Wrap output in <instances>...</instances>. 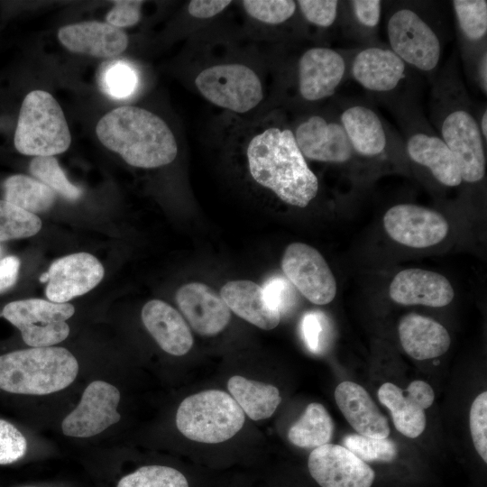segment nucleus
<instances>
[{"instance_id":"e433bc0d","label":"nucleus","mask_w":487,"mask_h":487,"mask_svg":"<svg viewBox=\"0 0 487 487\" xmlns=\"http://www.w3.org/2000/svg\"><path fill=\"white\" fill-rule=\"evenodd\" d=\"M343 444L364 462H391L398 455L397 446L388 437L372 438L360 434H351L344 437Z\"/></svg>"},{"instance_id":"b1692460","label":"nucleus","mask_w":487,"mask_h":487,"mask_svg":"<svg viewBox=\"0 0 487 487\" xmlns=\"http://www.w3.org/2000/svg\"><path fill=\"white\" fill-rule=\"evenodd\" d=\"M335 402L352 427L360 435L386 438L390 435L387 418L361 385L345 381L335 390Z\"/></svg>"},{"instance_id":"ea45409f","label":"nucleus","mask_w":487,"mask_h":487,"mask_svg":"<svg viewBox=\"0 0 487 487\" xmlns=\"http://www.w3.org/2000/svg\"><path fill=\"white\" fill-rule=\"evenodd\" d=\"M469 426L475 450L487 463V392L480 393L473 401Z\"/></svg>"},{"instance_id":"473e14b6","label":"nucleus","mask_w":487,"mask_h":487,"mask_svg":"<svg viewBox=\"0 0 487 487\" xmlns=\"http://www.w3.org/2000/svg\"><path fill=\"white\" fill-rule=\"evenodd\" d=\"M240 5L252 21L269 27L288 25L300 18L293 0H244Z\"/></svg>"},{"instance_id":"2f4dec72","label":"nucleus","mask_w":487,"mask_h":487,"mask_svg":"<svg viewBox=\"0 0 487 487\" xmlns=\"http://www.w3.org/2000/svg\"><path fill=\"white\" fill-rule=\"evenodd\" d=\"M5 200L30 213L49 210L56 193L45 184L23 174L8 177L4 182Z\"/></svg>"},{"instance_id":"393cba45","label":"nucleus","mask_w":487,"mask_h":487,"mask_svg":"<svg viewBox=\"0 0 487 487\" xmlns=\"http://www.w3.org/2000/svg\"><path fill=\"white\" fill-rule=\"evenodd\" d=\"M142 320L160 347L166 353L181 356L193 345V336L180 313L161 299L148 301L142 309Z\"/></svg>"},{"instance_id":"2eb2a0df","label":"nucleus","mask_w":487,"mask_h":487,"mask_svg":"<svg viewBox=\"0 0 487 487\" xmlns=\"http://www.w3.org/2000/svg\"><path fill=\"white\" fill-rule=\"evenodd\" d=\"M281 269L308 300L316 305L330 303L337 285L327 262L314 247L303 243L289 244L282 255Z\"/></svg>"},{"instance_id":"f03ea898","label":"nucleus","mask_w":487,"mask_h":487,"mask_svg":"<svg viewBox=\"0 0 487 487\" xmlns=\"http://www.w3.org/2000/svg\"><path fill=\"white\" fill-rule=\"evenodd\" d=\"M191 55V85L209 104L239 116L264 109L274 90V65L240 46L215 54L204 48Z\"/></svg>"},{"instance_id":"9d476101","label":"nucleus","mask_w":487,"mask_h":487,"mask_svg":"<svg viewBox=\"0 0 487 487\" xmlns=\"http://www.w3.org/2000/svg\"><path fill=\"white\" fill-rule=\"evenodd\" d=\"M245 416L234 399L220 390H208L184 399L178 408L176 426L187 438L217 444L241 430Z\"/></svg>"},{"instance_id":"423d86ee","label":"nucleus","mask_w":487,"mask_h":487,"mask_svg":"<svg viewBox=\"0 0 487 487\" xmlns=\"http://www.w3.org/2000/svg\"><path fill=\"white\" fill-rule=\"evenodd\" d=\"M78 363L66 348L31 347L0 355V389L14 394L47 395L69 387Z\"/></svg>"},{"instance_id":"de8ad7c7","label":"nucleus","mask_w":487,"mask_h":487,"mask_svg":"<svg viewBox=\"0 0 487 487\" xmlns=\"http://www.w3.org/2000/svg\"><path fill=\"white\" fill-rule=\"evenodd\" d=\"M482 93L487 94V52H484L475 63L470 76Z\"/></svg>"},{"instance_id":"8fccbe9b","label":"nucleus","mask_w":487,"mask_h":487,"mask_svg":"<svg viewBox=\"0 0 487 487\" xmlns=\"http://www.w3.org/2000/svg\"><path fill=\"white\" fill-rule=\"evenodd\" d=\"M47 280H48V274H47V272H45L40 277V281L41 282H46Z\"/></svg>"},{"instance_id":"58836bf2","label":"nucleus","mask_w":487,"mask_h":487,"mask_svg":"<svg viewBox=\"0 0 487 487\" xmlns=\"http://www.w3.org/2000/svg\"><path fill=\"white\" fill-rule=\"evenodd\" d=\"M137 83L138 77L135 70L122 60H116L104 71V88L113 97L125 98L131 96Z\"/></svg>"},{"instance_id":"c9c22d12","label":"nucleus","mask_w":487,"mask_h":487,"mask_svg":"<svg viewBox=\"0 0 487 487\" xmlns=\"http://www.w3.org/2000/svg\"><path fill=\"white\" fill-rule=\"evenodd\" d=\"M116 487H188V482L175 468L146 465L124 476Z\"/></svg>"},{"instance_id":"4be33fe9","label":"nucleus","mask_w":487,"mask_h":487,"mask_svg":"<svg viewBox=\"0 0 487 487\" xmlns=\"http://www.w3.org/2000/svg\"><path fill=\"white\" fill-rule=\"evenodd\" d=\"M391 299L400 305H423L441 308L454 299L449 280L440 273L410 268L398 272L389 288Z\"/></svg>"},{"instance_id":"7ed1b4c3","label":"nucleus","mask_w":487,"mask_h":487,"mask_svg":"<svg viewBox=\"0 0 487 487\" xmlns=\"http://www.w3.org/2000/svg\"><path fill=\"white\" fill-rule=\"evenodd\" d=\"M430 119L459 165L462 181L475 184L486 170V142L478 125L476 107L460 76L455 51L434 77Z\"/></svg>"},{"instance_id":"7c9ffc66","label":"nucleus","mask_w":487,"mask_h":487,"mask_svg":"<svg viewBox=\"0 0 487 487\" xmlns=\"http://www.w3.org/2000/svg\"><path fill=\"white\" fill-rule=\"evenodd\" d=\"M382 2L380 0L342 1L339 23L345 32L364 45L375 43L374 35L381 20Z\"/></svg>"},{"instance_id":"c756f323","label":"nucleus","mask_w":487,"mask_h":487,"mask_svg":"<svg viewBox=\"0 0 487 487\" xmlns=\"http://www.w3.org/2000/svg\"><path fill=\"white\" fill-rule=\"evenodd\" d=\"M334 423L320 403L308 404L302 416L289 427L288 438L301 448H316L328 444L333 436Z\"/></svg>"},{"instance_id":"5701e85b","label":"nucleus","mask_w":487,"mask_h":487,"mask_svg":"<svg viewBox=\"0 0 487 487\" xmlns=\"http://www.w3.org/2000/svg\"><path fill=\"white\" fill-rule=\"evenodd\" d=\"M59 41L69 51L95 58H111L128 47V35L121 29L97 21L81 22L62 26Z\"/></svg>"},{"instance_id":"dca6fc26","label":"nucleus","mask_w":487,"mask_h":487,"mask_svg":"<svg viewBox=\"0 0 487 487\" xmlns=\"http://www.w3.org/2000/svg\"><path fill=\"white\" fill-rule=\"evenodd\" d=\"M120 391L111 383L94 381L85 389L78 406L63 419L65 436L78 438L94 436L117 423Z\"/></svg>"},{"instance_id":"412c9836","label":"nucleus","mask_w":487,"mask_h":487,"mask_svg":"<svg viewBox=\"0 0 487 487\" xmlns=\"http://www.w3.org/2000/svg\"><path fill=\"white\" fill-rule=\"evenodd\" d=\"M175 299L190 326L201 335L220 333L231 319L230 309L222 298L202 282L181 286Z\"/></svg>"},{"instance_id":"4468645a","label":"nucleus","mask_w":487,"mask_h":487,"mask_svg":"<svg viewBox=\"0 0 487 487\" xmlns=\"http://www.w3.org/2000/svg\"><path fill=\"white\" fill-rule=\"evenodd\" d=\"M409 67L388 46L372 43L353 50L348 77L381 101L398 96Z\"/></svg>"},{"instance_id":"79ce46f5","label":"nucleus","mask_w":487,"mask_h":487,"mask_svg":"<svg viewBox=\"0 0 487 487\" xmlns=\"http://www.w3.org/2000/svg\"><path fill=\"white\" fill-rule=\"evenodd\" d=\"M114 6L106 15V23L118 29L136 25L142 18L143 1H114Z\"/></svg>"},{"instance_id":"6e6552de","label":"nucleus","mask_w":487,"mask_h":487,"mask_svg":"<svg viewBox=\"0 0 487 487\" xmlns=\"http://www.w3.org/2000/svg\"><path fill=\"white\" fill-rule=\"evenodd\" d=\"M389 48L409 68L431 75L438 69L444 40L436 23L418 4L398 3L388 11Z\"/></svg>"},{"instance_id":"a878e982","label":"nucleus","mask_w":487,"mask_h":487,"mask_svg":"<svg viewBox=\"0 0 487 487\" xmlns=\"http://www.w3.org/2000/svg\"><path fill=\"white\" fill-rule=\"evenodd\" d=\"M220 297L235 315L261 329H273L280 321V311L269 302L263 288L252 280L226 282Z\"/></svg>"},{"instance_id":"c03bdc74","label":"nucleus","mask_w":487,"mask_h":487,"mask_svg":"<svg viewBox=\"0 0 487 487\" xmlns=\"http://www.w3.org/2000/svg\"><path fill=\"white\" fill-rule=\"evenodd\" d=\"M263 289L269 302L280 315L293 304V292L290 284L282 277H271L264 282Z\"/></svg>"},{"instance_id":"ddd939ff","label":"nucleus","mask_w":487,"mask_h":487,"mask_svg":"<svg viewBox=\"0 0 487 487\" xmlns=\"http://www.w3.org/2000/svg\"><path fill=\"white\" fill-rule=\"evenodd\" d=\"M75 313L72 304L28 299L6 304L2 316L17 327L31 347L52 346L69 335L67 320Z\"/></svg>"},{"instance_id":"6ab92c4d","label":"nucleus","mask_w":487,"mask_h":487,"mask_svg":"<svg viewBox=\"0 0 487 487\" xmlns=\"http://www.w3.org/2000/svg\"><path fill=\"white\" fill-rule=\"evenodd\" d=\"M378 399L391 411L395 428L407 437L416 438L426 428L425 410L433 404L435 393L421 380L411 381L406 390L385 382L378 390Z\"/></svg>"},{"instance_id":"f3484780","label":"nucleus","mask_w":487,"mask_h":487,"mask_svg":"<svg viewBox=\"0 0 487 487\" xmlns=\"http://www.w3.org/2000/svg\"><path fill=\"white\" fill-rule=\"evenodd\" d=\"M383 225L393 241L412 248L437 244L449 230L443 215L414 204H398L390 207L384 214Z\"/></svg>"},{"instance_id":"f8f14e48","label":"nucleus","mask_w":487,"mask_h":487,"mask_svg":"<svg viewBox=\"0 0 487 487\" xmlns=\"http://www.w3.org/2000/svg\"><path fill=\"white\" fill-rule=\"evenodd\" d=\"M331 106L359 158L374 160L391 151L404 152L400 135L371 103L356 98H336Z\"/></svg>"},{"instance_id":"1a4fd4ad","label":"nucleus","mask_w":487,"mask_h":487,"mask_svg":"<svg viewBox=\"0 0 487 487\" xmlns=\"http://www.w3.org/2000/svg\"><path fill=\"white\" fill-rule=\"evenodd\" d=\"M71 142L64 113L51 94L32 90L23 98L14 132V147L28 156H54Z\"/></svg>"},{"instance_id":"0eeeda50","label":"nucleus","mask_w":487,"mask_h":487,"mask_svg":"<svg viewBox=\"0 0 487 487\" xmlns=\"http://www.w3.org/2000/svg\"><path fill=\"white\" fill-rule=\"evenodd\" d=\"M384 102L400 125L406 156L428 170L438 183L459 186L463 181L456 159L411 96L401 94Z\"/></svg>"},{"instance_id":"bb28decb","label":"nucleus","mask_w":487,"mask_h":487,"mask_svg":"<svg viewBox=\"0 0 487 487\" xmlns=\"http://www.w3.org/2000/svg\"><path fill=\"white\" fill-rule=\"evenodd\" d=\"M451 3L462 60L470 76L479 58L487 52V1L454 0Z\"/></svg>"},{"instance_id":"cd10ccee","label":"nucleus","mask_w":487,"mask_h":487,"mask_svg":"<svg viewBox=\"0 0 487 487\" xmlns=\"http://www.w3.org/2000/svg\"><path fill=\"white\" fill-rule=\"evenodd\" d=\"M404 351L416 360L433 359L449 349L451 339L446 328L431 317L410 313L398 326Z\"/></svg>"},{"instance_id":"72a5a7b5","label":"nucleus","mask_w":487,"mask_h":487,"mask_svg":"<svg viewBox=\"0 0 487 487\" xmlns=\"http://www.w3.org/2000/svg\"><path fill=\"white\" fill-rule=\"evenodd\" d=\"M41 227L35 214L0 199V242L32 236Z\"/></svg>"},{"instance_id":"aec40b11","label":"nucleus","mask_w":487,"mask_h":487,"mask_svg":"<svg viewBox=\"0 0 487 487\" xmlns=\"http://www.w3.org/2000/svg\"><path fill=\"white\" fill-rule=\"evenodd\" d=\"M104 273L101 262L87 253L57 259L47 271L46 297L52 302L67 303L94 289L102 280Z\"/></svg>"},{"instance_id":"09e8293b","label":"nucleus","mask_w":487,"mask_h":487,"mask_svg":"<svg viewBox=\"0 0 487 487\" xmlns=\"http://www.w3.org/2000/svg\"><path fill=\"white\" fill-rule=\"evenodd\" d=\"M478 125L480 133L485 142H487V110L484 106L478 115Z\"/></svg>"},{"instance_id":"49530a36","label":"nucleus","mask_w":487,"mask_h":487,"mask_svg":"<svg viewBox=\"0 0 487 487\" xmlns=\"http://www.w3.org/2000/svg\"><path fill=\"white\" fill-rule=\"evenodd\" d=\"M20 261L15 256L0 260V293L12 288L18 277Z\"/></svg>"},{"instance_id":"f704fd0d","label":"nucleus","mask_w":487,"mask_h":487,"mask_svg":"<svg viewBox=\"0 0 487 487\" xmlns=\"http://www.w3.org/2000/svg\"><path fill=\"white\" fill-rule=\"evenodd\" d=\"M29 170L36 179L69 201H76L82 195V190L68 179L54 156L33 157Z\"/></svg>"},{"instance_id":"4c0bfd02","label":"nucleus","mask_w":487,"mask_h":487,"mask_svg":"<svg viewBox=\"0 0 487 487\" xmlns=\"http://www.w3.org/2000/svg\"><path fill=\"white\" fill-rule=\"evenodd\" d=\"M297 5L302 21L321 30L339 24L342 1L298 0Z\"/></svg>"},{"instance_id":"9b49d317","label":"nucleus","mask_w":487,"mask_h":487,"mask_svg":"<svg viewBox=\"0 0 487 487\" xmlns=\"http://www.w3.org/2000/svg\"><path fill=\"white\" fill-rule=\"evenodd\" d=\"M287 110L296 142L306 160L342 165L359 158L331 105Z\"/></svg>"},{"instance_id":"20e7f679","label":"nucleus","mask_w":487,"mask_h":487,"mask_svg":"<svg viewBox=\"0 0 487 487\" xmlns=\"http://www.w3.org/2000/svg\"><path fill=\"white\" fill-rule=\"evenodd\" d=\"M96 133L106 148L133 167L160 168L173 162L179 154L178 140L165 120L140 106L111 110L98 121Z\"/></svg>"},{"instance_id":"37998d69","label":"nucleus","mask_w":487,"mask_h":487,"mask_svg":"<svg viewBox=\"0 0 487 487\" xmlns=\"http://www.w3.org/2000/svg\"><path fill=\"white\" fill-rule=\"evenodd\" d=\"M326 321L320 312H308L301 321V332L308 348L313 353H318L323 348Z\"/></svg>"},{"instance_id":"f257e3e1","label":"nucleus","mask_w":487,"mask_h":487,"mask_svg":"<svg viewBox=\"0 0 487 487\" xmlns=\"http://www.w3.org/2000/svg\"><path fill=\"white\" fill-rule=\"evenodd\" d=\"M210 131V141L240 152L251 179L283 203L304 208L317 198L318 179L296 142L285 107L268 106L249 116L223 112Z\"/></svg>"},{"instance_id":"39448f33","label":"nucleus","mask_w":487,"mask_h":487,"mask_svg":"<svg viewBox=\"0 0 487 487\" xmlns=\"http://www.w3.org/2000/svg\"><path fill=\"white\" fill-rule=\"evenodd\" d=\"M353 50L326 45L303 48L282 65H274L278 106L301 110L321 106L333 97L348 78Z\"/></svg>"},{"instance_id":"a18cd8bd","label":"nucleus","mask_w":487,"mask_h":487,"mask_svg":"<svg viewBox=\"0 0 487 487\" xmlns=\"http://www.w3.org/2000/svg\"><path fill=\"white\" fill-rule=\"evenodd\" d=\"M230 0H191L186 5L187 14L197 22H207L225 11Z\"/></svg>"},{"instance_id":"a211bd4d","label":"nucleus","mask_w":487,"mask_h":487,"mask_svg":"<svg viewBox=\"0 0 487 487\" xmlns=\"http://www.w3.org/2000/svg\"><path fill=\"white\" fill-rule=\"evenodd\" d=\"M308 466L321 487H371L375 478L366 462L345 446L330 443L313 449Z\"/></svg>"},{"instance_id":"a19ab883","label":"nucleus","mask_w":487,"mask_h":487,"mask_svg":"<svg viewBox=\"0 0 487 487\" xmlns=\"http://www.w3.org/2000/svg\"><path fill=\"white\" fill-rule=\"evenodd\" d=\"M26 450L27 442L23 435L10 422L0 419V464L18 461Z\"/></svg>"},{"instance_id":"c85d7f7f","label":"nucleus","mask_w":487,"mask_h":487,"mask_svg":"<svg viewBox=\"0 0 487 487\" xmlns=\"http://www.w3.org/2000/svg\"><path fill=\"white\" fill-rule=\"evenodd\" d=\"M231 396L253 420H262L273 415L281 401L280 391L271 384L232 376L227 381Z\"/></svg>"}]
</instances>
